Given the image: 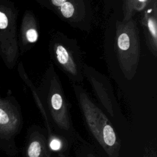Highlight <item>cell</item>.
<instances>
[{"instance_id": "cell-1", "label": "cell", "mask_w": 157, "mask_h": 157, "mask_svg": "<svg viewBox=\"0 0 157 157\" xmlns=\"http://www.w3.org/2000/svg\"><path fill=\"white\" fill-rule=\"evenodd\" d=\"M23 126V117L17 105L0 100V150L10 157L18 153L15 137Z\"/></svg>"}, {"instance_id": "cell-2", "label": "cell", "mask_w": 157, "mask_h": 157, "mask_svg": "<svg viewBox=\"0 0 157 157\" xmlns=\"http://www.w3.org/2000/svg\"><path fill=\"white\" fill-rule=\"evenodd\" d=\"M85 117L88 126L99 144L110 157H115L119 150L115 132L107 117L98 110L85 109Z\"/></svg>"}, {"instance_id": "cell-3", "label": "cell", "mask_w": 157, "mask_h": 157, "mask_svg": "<svg viewBox=\"0 0 157 157\" xmlns=\"http://www.w3.org/2000/svg\"><path fill=\"white\" fill-rule=\"evenodd\" d=\"M47 153L46 142L40 132L31 128L26 136L23 148V157H45Z\"/></svg>"}, {"instance_id": "cell-4", "label": "cell", "mask_w": 157, "mask_h": 157, "mask_svg": "<svg viewBox=\"0 0 157 157\" xmlns=\"http://www.w3.org/2000/svg\"><path fill=\"white\" fill-rule=\"evenodd\" d=\"M56 53L58 60L61 64H64L67 62L69 59V55L65 48H64L61 45L58 46Z\"/></svg>"}, {"instance_id": "cell-5", "label": "cell", "mask_w": 157, "mask_h": 157, "mask_svg": "<svg viewBox=\"0 0 157 157\" xmlns=\"http://www.w3.org/2000/svg\"><path fill=\"white\" fill-rule=\"evenodd\" d=\"M129 38L127 34H121L118 39V45L119 48L123 50H126L129 47Z\"/></svg>"}, {"instance_id": "cell-6", "label": "cell", "mask_w": 157, "mask_h": 157, "mask_svg": "<svg viewBox=\"0 0 157 157\" xmlns=\"http://www.w3.org/2000/svg\"><path fill=\"white\" fill-rule=\"evenodd\" d=\"M61 11L64 17L69 18L72 15L74 12V8L71 2H66L61 6Z\"/></svg>"}, {"instance_id": "cell-7", "label": "cell", "mask_w": 157, "mask_h": 157, "mask_svg": "<svg viewBox=\"0 0 157 157\" xmlns=\"http://www.w3.org/2000/svg\"><path fill=\"white\" fill-rule=\"evenodd\" d=\"M63 146V143L58 137H52L48 142V147L53 151H58Z\"/></svg>"}, {"instance_id": "cell-8", "label": "cell", "mask_w": 157, "mask_h": 157, "mask_svg": "<svg viewBox=\"0 0 157 157\" xmlns=\"http://www.w3.org/2000/svg\"><path fill=\"white\" fill-rule=\"evenodd\" d=\"M26 37L30 42H34L37 40L38 35L37 31L34 29H30L26 33Z\"/></svg>"}, {"instance_id": "cell-9", "label": "cell", "mask_w": 157, "mask_h": 157, "mask_svg": "<svg viewBox=\"0 0 157 157\" xmlns=\"http://www.w3.org/2000/svg\"><path fill=\"white\" fill-rule=\"evenodd\" d=\"M8 25V19L6 15L0 12V29H5Z\"/></svg>"}, {"instance_id": "cell-10", "label": "cell", "mask_w": 157, "mask_h": 157, "mask_svg": "<svg viewBox=\"0 0 157 157\" xmlns=\"http://www.w3.org/2000/svg\"><path fill=\"white\" fill-rule=\"evenodd\" d=\"M148 28H149L151 33L153 35L154 37L156 38V30L155 25L152 20H151V19L148 20Z\"/></svg>"}, {"instance_id": "cell-11", "label": "cell", "mask_w": 157, "mask_h": 157, "mask_svg": "<svg viewBox=\"0 0 157 157\" xmlns=\"http://www.w3.org/2000/svg\"><path fill=\"white\" fill-rule=\"evenodd\" d=\"M52 3L56 6H61L66 2V0H52Z\"/></svg>"}, {"instance_id": "cell-12", "label": "cell", "mask_w": 157, "mask_h": 157, "mask_svg": "<svg viewBox=\"0 0 157 157\" xmlns=\"http://www.w3.org/2000/svg\"><path fill=\"white\" fill-rule=\"evenodd\" d=\"M139 1H145V0H139Z\"/></svg>"}, {"instance_id": "cell-13", "label": "cell", "mask_w": 157, "mask_h": 157, "mask_svg": "<svg viewBox=\"0 0 157 157\" xmlns=\"http://www.w3.org/2000/svg\"><path fill=\"white\" fill-rule=\"evenodd\" d=\"M61 157H64V156H61Z\"/></svg>"}]
</instances>
